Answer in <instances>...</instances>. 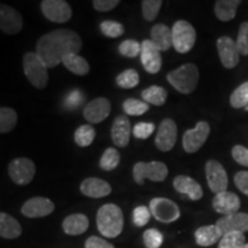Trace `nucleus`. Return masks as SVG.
Masks as SVG:
<instances>
[{
	"label": "nucleus",
	"instance_id": "29",
	"mask_svg": "<svg viewBox=\"0 0 248 248\" xmlns=\"http://www.w3.org/2000/svg\"><path fill=\"white\" fill-rule=\"evenodd\" d=\"M142 100L153 106H163L168 98V92L162 86L152 85L141 92Z\"/></svg>",
	"mask_w": 248,
	"mask_h": 248
},
{
	"label": "nucleus",
	"instance_id": "1",
	"mask_svg": "<svg viewBox=\"0 0 248 248\" xmlns=\"http://www.w3.org/2000/svg\"><path fill=\"white\" fill-rule=\"evenodd\" d=\"M82 46V38L76 31L58 29L40 37L36 44V53L49 69L61 63L66 55L78 54Z\"/></svg>",
	"mask_w": 248,
	"mask_h": 248
},
{
	"label": "nucleus",
	"instance_id": "23",
	"mask_svg": "<svg viewBox=\"0 0 248 248\" xmlns=\"http://www.w3.org/2000/svg\"><path fill=\"white\" fill-rule=\"evenodd\" d=\"M151 40L160 52L168 51L172 46V31L163 23L155 24L151 29Z\"/></svg>",
	"mask_w": 248,
	"mask_h": 248
},
{
	"label": "nucleus",
	"instance_id": "5",
	"mask_svg": "<svg viewBox=\"0 0 248 248\" xmlns=\"http://www.w3.org/2000/svg\"><path fill=\"white\" fill-rule=\"evenodd\" d=\"M132 176L138 185H144L146 178L152 182H163L168 176V167L160 161L137 162L133 166Z\"/></svg>",
	"mask_w": 248,
	"mask_h": 248
},
{
	"label": "nucleus",
	"instance_id": "3",
	"mask_svg": "<svg viewBox=\"0 0 248 248\" xmlns=\"http://www.w3.org/2000/svg\"><path fill=\"white\" fill-rule=\"evenodd\" d=\"M167 80L173 89L183 94H190L199 83V69L194 63H185L177 69L170 71Z\"/></svg>",
	"mask_w": 248,
	"mask_h": 248
},
{
	"label": "nucleus",
	"instance_id": "47",
	"mask_svg": "<svg viewBox=\"0 0 248 248\" xmlns=\"http://www.w3.org/2000/svg\"><path fill=\"white\" fill-rule=\"evenodd\" d=\"M85 248H115V246L100 237L92 235L85 241Z\"/></svg>",
	"mask_w": 248,
	"mask_h": 248
},
{
	"label": "nucleus",
	"instance_id": "27",
	"mask_svg": "<svg viewBox=\"0 0 248 248\" xmlns=\"http://www.w3.org/2000/svg\"><path fill=\"white\" fill-rule=\"evenodd\" d=\"M239 5H241L240 0H218L215 2L214 7L216 17L223 22L233 20Z\"/></svg>",
	"mask_w": 248,
	"mask_h": 248
},
{
	"label": "nucleus",
	"instance_id": "22",
	"mask_svg": "<svg viewBox=\"0 0 248 248\" xmlns=\"http://www.w3.org/2000/svg\"><path fill=\"white\" fill-rule=\"evenodd\" d=\"M80 192L88 198L100 199L111 193V186L109 183L101 178L90 177L80 183Z\"/></svg>",
	"mask_w": 248,
	"mask_h": 248
},
{
	"label": "nucleus",
	"instance_id": "46",
	"mask_svg": "<svg viewBox=\"0 0 248 248\" xmlns=\"http://www.w3.org/2000/svg\"><path fill=\"white\" fill-rule=\"evenodd\" d=\"M234 184L241 193L248 197V171H239L235 173Z\"/></svg>",
	"mask_w": 248,
	"mask_h": 248
},
{
	"label": "nucleus",
	"instance_id": "44",
	"mask_svg": "<svg viewBox=\"0 0 248 248\" xmlns=\"http://www.w3.org/2000/svg\"><path fill=\"white\" fill-rule=\"evenodd\" d=\"M231 153L235 162L248 168V148L243 146V145H235L232 148Z\"/></svg>",
	"mask_w": 248,
	"mask_h": 248
},
{
	"label": "nucleus",
	"instance_id": "28",
	"mask_svg": "<svg viewBox=\"0 0 248 248\" xmlns=\"http://www.w3.org/2000/svg\"><path fill=\"white\" fill-rule=\"evenodd\" d=\"M63 66L67 68L68 70L71 71L73 74L78 76H85L90 73V64L88 60L84 58L80 57L79 54L73 53L68 54L62 60Z\"/></svg>",
	"mask_w": 248,
	"mask_h": 248
},
{
	"label": "nucleus",
	"instance_id": "30",
	"mask_svg": "<svg viewBox=\"0 0 248 248\" xmlns=\"http://www.w3.org/2000/svg\"><path fill=\"white\" fill-rule=\"evenodd\" d=\"M120 161V152L114 147H108L101 155L100 161H99V167L105 171H111V170H115L117 168Z\"/></svg>",
	"mask_w": 248,
	"mask_h": 248
},
{
	"label": "nucleus",
	"instance_id": "8",
	"mask_svg": "<svg viewBox=\"0 0 248 248\" xmlns=\"http://www.w3.org/2000/svg\"><path fill=\"white\" fill-rule=\"evenodd\" d=\"M36 173V166L30 159L18 157L8 164V175L15 184L28 185L32 182Z\"/></svg>",
	"mask_w": 248,
	"mask_h": 248
},
{
	"label": "nucleus",
	"instance_id": "43",
	"mask_svg": "<svg viewBox=\"0 0 248 248\" xmlns=\"http://www.w3.org/2000/svg\"><path fill=\"white\" fill-rule=\"evenodd\" d=\"M155 125L154 123L150 122H139L133 126L132 133L137 139H147L154 132Z\"/></svg>",
	"mask_w": 248,
	"mask_h": 248
},
{
	"label": "nucleus",
	"instance_id": "32",
	"mask_svg": "<svg viewBox=\"0 0 248 248\" xmlns=\"http://www.w3.org/2000/svg\"><path fill=\"white\" fill-rule=\"evenodd\" d=\"M95 138V130L90 124H84L80 125L75 131L74 139L75 142L80 147H88L92 144Z\"/></svg>",
	"mask_w": 248,
	"mask_h": 248
},
{
	"label": "nucleus",
	"instance_id": "4",
	"mask_svg": "<svg viewBox=\"0 0 248 248\" xmlns=\"http://www.w3.org/2000/svg\"><path fill=\"white\" fill-rule=\"evenodd\" d=\"M23 71L30 84L43 90L48 83V68L36 52H28L23 57Z\"/></svg>",
	"mask_w": 248,
	"mask_h": 248
},
{
	"label": "nucleus",
	"instance_id": "2",
	"mask_svg": "<svg viewBox=\"0 0 248 248\" xmlns=\"http://www.w3.org/2000/svg\"><path fill=\"white\" fill-rule=\"evenodd\" d=\"M97 226L100 233L106 238H116L122 233L124 218L122 209L117 204L106 203L97 213Z\"/></svg>",
	"mask_w": 248,
	"mask_h": 248
},
{
	"label": "nucleus",
	"instance_id": "34",
	"mask_svg": "<svg viewBox=\"0 0 248 248\" xmlns=\"http://www.w3.org/2000/svg\"><path fill=\"white\" fill-rule=\"evenodd\" d=\"M139 74L135 69H126L116 77V84L121 89H133L139 84Z\"/></svg>",
	"mask_w": 248,
	"mask_h": 248
},
{
	"label": "nucleus",
	"instance_id": "13",
	"mask_svg": "<svg viewBox=\"0 0 248 248\" xmlns=\"http://www.w3.org/2000/svg\"><path fill=\"white\" fill-rule=\"evenodd\" d=\"M217 51L223 67L226 69H233L240 61V54L237 48V44L231 37L223 36L217 40Z\"/></svg>",
	"mask_w": 248,
	"mask_h": 248
},
{
	"label": "nucleus",
	"instance_id": "16",
	"mask_svg": "<svg viewBox=\"0 0 248 248\" xmlns=\"http://www.w3.org/2000/svg\"><path fill=\"white\" fill-rule=\"evenodd\" d=\"M0 28L6 35H16L23 28V18L16 9L2 4L0 6Z\"/></svg>",
	"mask_w": 248,
	"mask_h": 248
},
{
	"label": "nucleus",
	"instance_id": "36",
	"mask_svg": "<svg viewBox=\"0 0 248 248\" xmlns=\"http://www.w3.org/2000/svg\"><path fill=\"white\" fill-rule=\"evenodd\" d=\"M246 244L245 233L240 232H232L224 234L218 243V248H240Z\"/></svg>",
	"mask_w": 248,
	"mask_h": 248
},
{
	"label": "nucleus",
	"instance_id": "15",
	"mask_svg": "<svg viewBox=\"0 0 248 248\" xmlns=\"http://www.w3.org/2000/svg\"><path fill=\"white\" fill-rule=\"evenodd\" d=\"M140 61L144 69L150 74H157L162 66V57L160 49L152 43L151 39H145L141 43Z\"/></svg>",
	"mask_w": 248,
	"mask_h": 248
},
{
	"label": "nucleus",
	"instance_id": "37",
	"mask_svg": "<svg viewBox=\"0 0 248 248\" xmlns=\"http://www.w3.org/2000/svg\"><path fill=\"white\" fill-rule=\"evenodd\" d=\"M162 4V0H144L141 2V11L145 20L150 22L154 21L159 15Z\"/></svg>",
	"mask_w": 248,
	"mask_h": 248
},
{
	"label": "nucleus",
	"instance_id": "40",
	"mask_svg": "<svg viewBox=\"0 0 248 248\" xmlns=\"http://www.w3.org/2000/svg\"><path fill=\"white\" fill-rule=\"evenodd\" d=\"M142 240L147 248H160L163 243V234L157 229H148L142 234Z\"/></svg>",
	"mask_w": 248,
	"mask_h": 248
},
{
	"label": "nucleus",
	"instance_id": "14",
	"mask_svg": "<svg viewBox=\"0 0 248 248\" xmlns=\"http://www.w3.org/2000/svg\"><path fill=\"white\" fill-rule=\"evenodd\" d=\"M55 204L44 197H35L23 203L21 213L28 218H39L51 215L54 212Z\"/></svg>",
	"mask_w": 248,
	"mask_h": 248
},
{
	"label": "nucleus",
	"instance_id": "6",
	"mask_svg": "<svg viewBox=\"0 0 248 248\" xmlns=\"http://www.w3.org/2000/svg\"><path fill=\"white\" fill-rule=\"evenodd\" d=\"M172 46L178 53L190 52L197 40L194 27L185 20H179L172 27Z\"/></svg>",
	"mask_w": 248,
	"mask_h": 248
},
{
	"label": "nucleus",
	"instance_id": "41",
	"mask_svg": "<svg viewBox=\"0 0 248 248\" xmlns=\"http://www.w3.org/2000/svg\"><path fill=\"white\" fill-rule=\"evenodd\" d=\"M151 215L152 213L150 210V207H146V206L136 207L132 213L133 224L138 226V228H142V226H145L148 222H150Z\"/></svg>",
	"mask_w": 248,
	"mask_h": 248
},
{
	"label": "nucleus",
	"instance_id": "31",
	"mask_svg": "<svg viewBox=\"0 0 248 248\" xmlns=\"http://www.w3.org/2000/svg\"><path fill=\"white\" fill-rule=\"evenodd\" d=\"M17 123V113L13 108H0V132L8 133L15 128Z\"/></svg>",
	"mask_w": 248,
	"mask_h": 248
},
{
	"label": "nucleus",
	"instance_id": "26",
	"mask_svg": "<svg viewBox=\"0 0 248 248\" xmlns=\"http://www.w3.org/2000/svg\"><path fill=\"white\" fill-rule=\"evenodd\" d=\"M22 234V226L7 213L0 214V235L4 239H16Z\"/></svg>",
	"mask_w": 248,
	"mask_h": 248
},
{
	"label": "nucleus",
	"instance_id": "20",
	"mask_svg": "<svg viewBox=\"0 0 248 248\" xmlns=\"http://www.w3.org/2000/svg\"><path fill=\"white\" fill-rule=\"evenodd\" d=\"M240 206L241 202L239 197L233 192H221V193L215 194V198L213 199L214 210L224 216L238 213Z\"/></svg>",
	"mask_w": 248,
	"mask_h": 248
},
{
	"label": "nucleus",
	"instance_id": "45",
	"mask_svg": "<svg viewBox=\"0 0 248 248\" xmlns=\"http://www.w3.org/2000/svg\"><path fill=\"white\" fill-rule=\"evenodd\" d=\"M121 4L120 0H93V8L98 12H110L111 9L117 7Z\"/></svg>",
	"mask_w": 248,
	"mask_h": 248
},
{
	"label": "nucleus",
	"instance_id": "18",
	"mask_svg": "<svg viewBox=\"0 0 248 248\" xmlns=\"http://www.w3.org/2000/svg\"><path fill=\"white\" fill-rule=\"evenodd\" d=\"M216 226L223 235L232 233V232L245 233L248 231V214L238 212L231 215L223 216L216 222Z\"/></svg>",
	"mask_w": 248,
	"mask_h": 248
},
{
	"label": "nucleus",
	"instance_id": "9",
	"mask_svg": "<svg viewBox=\"0 0 248 248\" xmlns=\"http://www.w3.org/2000/svg\"><path fill=\"white\" fill-rule=\"evenodd\" d=\"M210 126L206 121H200L197 123L194 129L186 130L183 136V148L187 153H195L203 146L209 137Z\"/></svg>",
	"mask_w": 248,
	"mask_h": 248
},
{
	"label": "nucleus",
	"instance_id": "48",
	"mask_svg": "<svg viewBox=\"0 0 248 248\" xmlns=\"http://www.w3.org/2000/svg\"><path fill=\"white\" fill-rule=\"evenodd\" d=\"M83 97L80 95L79 91H74L70 95H68L67 102L73 107H77L79 105V100H82Z\"/></svg>",
	"mask_w": 248,
	"mask_h": 248
},
{
	"label": "nucleus",
	"instance_id": "10",
	"mask_svg": "<svg viewBox=\"0 0 248 248\" xmlns=\"http://www.w3.org/2000/svg\"><path fill=\"white\" fill-rule=\"evenodd\" d=\"M204 171H206L207 183L210 191L214 192L215 194L225 192L229 185L228 173L222 163H219L216 160L207 161L206 166H204Z\"/></svg>",
	"mask_w": 248,
	"mask_h": 248
},
{
	"label": "nucleus",
	"instance_id": "49",
	"mask_svg": "<svg viewBox=\"0 0 248 248\" xmlns=\"http://www.w3.org/2000/svg\"><path fill=\"white\" fill-rule=\"evenodd\" d=\"M240 248H248V243H247V244H245L244 246H241Z\"/></svg>",
	"mask_w": 248,
	"mask_h": 248
},
{
	"label": "nucleus",
	"instance_id": "21",
	"mask_svg": "<svg viewBox=\"0 0 248 248\" xmlns=\"http://www.w3.org/2000/svg\"><path fill=\"white\" fill-rule=\"evenodd\" d=\"M172 185L178 193L186 195V197H188L193 201L200 200L203 197V191L201 185L195 179L190 177V176H176L173 178Z\"/></svg>",
	"mask_w": 248,
	"mask_h": 248
},
{
	"label": "nucleus",
	"instance_id": "35",
	"mask_svg": "<svg viewBox=\"0 0 248 248\" xmlns=\"http://www.w3.org/2000/svg\"><path fill=\"white\" fill-rule=\"evenodd\" d=\"M230 105L235 109L246 108L248 105V82L238 86L230 95Z\"/></svg>",
	"mask_w": 248,
	"mask_h": 248
},
{
	"label": "nucleus",
	"instance_id": "24",
	"mask_svg": "<svg viewBox=\"0 0 248 248\" xmlns=\"http://www.w3.org/2000/svg\"><path fill=\"white\" fill-rule=\"evenodd\" d=\"M90 221L84 214H73L67 216L62 222L63 232L68 235H79L88 231Z\"/></svg>",
	"mask_w": 248,
	"mask_h": 248
},
{
	"label": "nucleus",
	"instance_id": "50",
	"mask_svg": "<svg viewBox=\"0 0 248 248\" xmlns=\"http://www.w3.org/2000/svg\"><path fill=\"white\" fill-rule=\"evenodd\" d=\"M245 109H246V110L248 111V105H247V107H246V108H245Z\"/></svg>",
	"mask_w": 248,
	"mask_h": 248
},
{
	"label": "nucleus",
	"instance_id": "12",
	"mask_svg": "<svg viewBox=\"0 0 248 248\" xmlns=\"http://www.w3.org/2000/svg\"><path fill=\"white\" fill-rule=\"evenodd\" d=\"M177 124L171 119H164L157 128L155 145L161 152L171 151L177 141Z\"/></svg>",
	"mask_w": 248,
	"mask_h": 248
},
{
	"label": "nucleus",
	"instance_id": "38",
	"mask_svg": "<svg viewBox=\"0 0 248 248\" xmlns=\"http://www.w3.org/2000/svg\"><path fill=\"white\" fill-rule=\"evenodd\" d=\"M119 52L125 58H136L140 54L141 44L136 39H125L120 44Z\"/></svg>",
	"mask_w": 248,
	"mask_h": 248
},
{
	"label": "nucleus",
	"instance_id": "7",
	"mask_svg": "<svg viewBox=\"0 0 248 248\" xmlns=\"http://www.w3.org/2000/svg\"><path fill=\"white\" fill-rule=\"evenodd\" d=\"M152 216L162 223H172L181 217V209L177 203L167 198H154L150 202Z\"/></svg>",
	"mask_w": 248,
	"mask_h": 248
},
{
	"label": "nucleus",
	"instance_id": "42",
	"mask_svg": "<svg viewBox=\"0 0 248 248\" xmlns=\"http://www.w3.org/2000/svg\"><path fill=\"white\" fill-rule=\"evenodd\" d=\"M235 44L240 55H248V22L240 24Z\"/></svg>",
	"mask_w": 248,
	"mask_h": 248
},
{
	"label": "nucleus",
	"instance_id": "19",
	"mask_svg": "<svg viewBox=\"0 0 248 248\" xmlns=\"http://www.w3.org/2000/svg\"><path fill=\"white\" fill-rule=\"evenodd\" d=\"M131 123L126 115H120L114 120L111 125V140L115 146L124 148L129 145L130 137H131Z\"/></svg>",
	"mask_w": 248,
	"mask_h": 248
},
{
	"label": "nucleus",
	"instance_id": "11",
	"mask_svg": "<svg viewBox=\"0 0 248 248\" xmlns=\"http://www.w3.org/2000/svg\"><path fill=\"white\" fill-rule=\"evenodd\" d=\"M42 13L54 23H66L73 16L70 5L64 0H44L40 2Z\"/></svg>",
	"mask_w": 248,
	"mask_h": 248
},
{
	"label": "nucleus",
	"instance_id": "17",
	"mask_svg": "<svg viewBox=\"0 0 248 248\" xmlns=\"http://www.w3.org/2000/svg\"><path fill=\"white\" fill-rule=\"evenodd\" d=\"M111 104L107 98L99 97L90 101L84 108L83 115L88 122L92 124L101 123L109 116Z\"/></svg>",
	"mask_w": 248,
	"mask_h": 248
},
{
	"label": "nucleus",
	"instance_id": "25",
	"mask_svg": "<svg viewBox=\"0 0 248 248\" xmlns=\"http://www.w3.org/2000/svg\"><path fill=\"white\" fill-rule=\"evenodd\" d=\"M223 234L216 224L200 226L194 233L195 243L201 247H210L216 243H219Z\"/></svg>",
	"mask_w": 248,
	"mask_h": 248
},
{
	"label": "nucleus",
	"instance_id": "33",
	"mask_svg": "<svg viewBox=\"0 0 248 248\" xmlns=\"http://www.w3.org/2000/svg\"><path fill=\"white\" fill-rule=\"evenodd\" d=\"M150 109L147 102L138 100L135 98H129L123 102V110L126 115L131 116H140L142 114L147 113Z\"/></svg>",
	"mask_w": 248,
	"mask_h": 248
},
{
	"label": "nucleus",
	"instance_id": "39",
	"mask_svg": "<svg viewBox=\"0 0 248 248\" xmlns=\"http://www.w3.org/2000/svg\"><path fill=\"white\" fill-rule=\"evenodd\" d=\"M100 31L102 35L108 37V38H117L124 33V27L122 23L117 22V21L106 20L100 23Z\"/></svg>",
	"mask_w": 248,
	"mask_h": 248
}]
</instances>
